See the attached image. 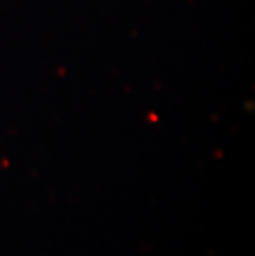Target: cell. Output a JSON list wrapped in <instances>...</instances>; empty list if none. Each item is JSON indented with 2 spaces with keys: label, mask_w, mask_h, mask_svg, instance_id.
Here are the masks:
<instances>
[]
</instances>
